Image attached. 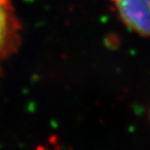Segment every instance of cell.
Listing matches in <instances>:
<instances>
[{
  "label": "cell",
  "mask_w": 150,
  "mask_h": 150,
  "mask_svg": "<svg viewBox=\"0 0 150 150\" xmlns=\"http://www.w3.org/2000/svg\"><path fill=\"white\" fill-rule=\"evenodd\" d=\"M149 117H150V111H149Z\"/></svg>",
  "instance_id": "obj_3"
},
{
  "label": "cell",
  "mask_w": 150,
  "mask_h": 150,
  "mask_svg": "<svg viewBox=\"0 0 150 150\" xmlns=\"http://www.w3.org/2000/svg\"><path fill=\"white\" fill-rule=\"evenodd\" d=\"M20 44V25L10 0H0V67Z\"/></svg>",
  "instance_id": "obj_2"
},
{
  "label": "cell",
  "mask_w": 150,
  "mask_h": 150,
  "mask_svg": "<svg viewBox=\"0 0 150 150\" xmlns=\"http://www.w3.org/2000/svg\"><path fill=\"white\" fill-rule=\"evenodd\" d=\"M117 14L128 28L150 36V0H111Z\"/></svg>",
  "instance_id": "obj_1"
}]
</instances>
